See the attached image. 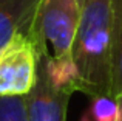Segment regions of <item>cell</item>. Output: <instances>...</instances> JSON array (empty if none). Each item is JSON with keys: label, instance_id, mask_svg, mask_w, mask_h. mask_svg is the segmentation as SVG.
Here are the masks:
<instances>
[{"label": "cell", "instance_id": "cell-10", "mask_svg": "<svg viewBox=\"0 0 122 121\" xmlns=\"http://www.w3.org/2000/svg\"><path fill=\"white\" fill-rule=\"evenodd\" d=\"M79 121H93L91 118V113H90V110H85V112L82 113V116H81V120Z\"/></svg>", "mask_w": 122, "mask_h": 121}, {"label": "cell", "instance_id": "cell-8", "mask_svg": "<svg viewBox=\"0 0 122 121\" xmlns=\"http://www.w3.org/2000/svg\"><path fill=\"white\" fill-rule=\"evenodd\" d=\"M0 121H31L26 96H0Z\"/></svg>", "mask_w": 122, "mask_h": 121}, {"label": "cell", "instance_id": "cell-2", "mask_svg": "<svg viewBox=\"0 0 122 121\" xmlns=\"http://www.w3.org/2000/svg\"><path fill=\"white\" fill-rule=\"evenodd\" d=\"M37 79V51L25 34L0 48V96H26Z\"/></svg>", "mask_w": 122, "mask_h": 121}, {"label": "cell", "instance_id": "cell-9", "mask_svg": "<svg viewBox=\"0 0 122 121\" xmlns=\"http://www.w3.org/2000/svg\"><path fill=\"white\" fill-rule=\"evenodd\" d=\"M93 121H121L117 101L113 96H94L90 103Z\"/></svg>", "mask_w": 122, "mask_h": 121}, {"label": "cell", "instance_id": "cell-3", "mask_svg": "<svg viewBox=\"0 0 122 121\" xmlns=\"http://www.w3.org/2000/svg\"><path fill=\"white\" fill-rule=\"evenodd\" d=\"M79 0H43L40 6L42 33L59 59L73 58V45L81 22Z\"/></svg>", "mask_w": 122, "mask_h": 121}, {"label": "cell", "instance_id": "cell-4", "mask_svg": "<svg viewBox=\"0 0 122 121\" xmlns=\"http://www.w3.org/2000/svg\"><path fill=\"white\" fill-rule=\"evenodd\" d=\"M43 0H0V48L15 34H25L33 42L37 56L48 51L42 33L40 6Z\"/></svg>", "mask_w": 122, "mask_h": 121}, {"label": "cell", "instance_id": "cell-12", "mask_svg": "<svg viewBox=\"0 0 122 121\" xmlns=\"http://www.w3.org/2000/svg\"><path fill=\"white\" fill-rule=\"evenodd\" d=\"M83 2H85V0H79V3H81V6H82V3H83Z\"/></svg>", "mask_w": 122, "mask_h": 121}, {"label": "cell", "instance_id": "cell-7", "mask_svg": "<svg viewBox=\"0 0 122 121\" xmlns=\"http://www.w3.org/2000/svg\"><path fill=\"white\" fill-rule=\"evenodd\" d=\"M46 72L51 84L66 92H81V76L73 58L59 59L53 55L46 56Z\"/></svg>", "mask_w": 122, "mask_h": 121}, {"label": "cell", "instance_id": "cell-1", "mask_svg": "<svg viewBox=\"0 0 122 121\" xmlns=\"http://www.w3.org/2000/svg\"><path fill=\"white\" fill-rule=\"evenodd\" d=\"M111 0H85L73 59L81 76V92L88 98L111 96Z\"/></svg>", "mask_w": 122, "mask_h": 121}, {"label": "cell", "instance_id": "cell-11", "mask_svg": "<svg viewBox=\"0 0 122 121\" xmlns=\"http://www.w3.org/2000/svg\"><path fill=\"white\" fill-rule=\"evenodd\" d=\"M116 101H117V107H119V118L122 121V93L116 98Z\"/></svg>", "mask_w": 122, "mask_h": 121}, {"label": "cell", "instance_id": "cell-5", "mask_svg": "<svg viewBox=\"0 0 122 121\" xmlns=\"http://www.w3.org/2000/svg\"><path fill=\"white\" fill-rule=\"evenodd\" d=\"M37 56V79L33 90L26 95L28 113L31 121H66L71 92L56 88L51 84L46 72V56Z\"/></svg>", "mask_w": 122, "mask_h": 121}, {"label": "cell", "instance_id": "cell-6", "mask_svg": "<svg viewBox=\"0 0 122 121\" xmlns=\"http://www.w3.org/2000/svg\"><path fill=\"white\" fill-rule=\"evenodd\" d=\"M111 96L122 93V0H111Z\"/></svg>", "mask_w": 122, "mask_h": 121}]
</instances>
